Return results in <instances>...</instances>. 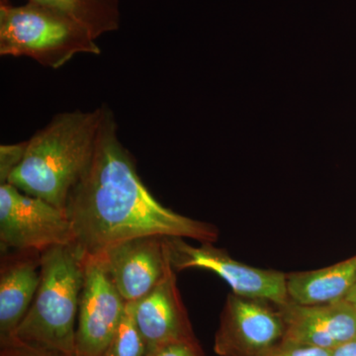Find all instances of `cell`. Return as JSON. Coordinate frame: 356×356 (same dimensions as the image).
<instances>
[{"label": "cell", "instance_id": "obj_1", "mask_svg": "<svg viewBox=\"0 0 356 356\" xmlns=\"http://www.w3.org/2000/svg\"><path fill=\"white\" fill-rule=\"evenodd\" d=\"M65 211L74 243L86 254L138 236H179L201 243L219 238L214 225L178 214L156 200L119 140L116 120L107 107L90 165L70 192Z\"/></svg>", "mask_w": 356, "mask_h": 356}, {"label": "cell", "instance_id": "obj_2", "mask_svg": "<svg viewBox=\"0 0 356 356\" xmlns=\"http://www.w3.org/2000/svg\"><path fill=\"white\" fill-rule=\"evenodd\" d=\"M103 114L104 106L54 117L28 140L24 158L7 184L65 211L95 154Z\"/></svg>", "mask_w": 356, "mask_h": 356}, {"label": "cell", "instance_id": "obj_3", "mask_svg": "<svg viewBox=\"0 0 356 356\" xmlns=\"http://www.w3.org/2000/svg\"><path fill=\"white\" fill-rule=\"evenodd\" d=\"M84 264L86 254L76 243L54 245L42 252L41 282L9 343L76 356Z\"/></svg>", "mask_w": 356, "mask_h": 356}, {"label": "cell", "instance_id": "obj_4", "mask_svg": "<svg viewBox=\"0 0 356 356\" xmlns=\"http://www.w3.org/2000/svg\"><path fill=\"white\" fill-rule=\"evenodd\" d=\"M79 54H102L96 39L79 23L50 7L27 1L0 3V55L26 57L57 70Z\"/></svg>", "mask_w": 356, "mask_h": 356}, {"label": "cell", "instance_id": "obj_5", "mask_svg": "<svg viewBox=\"0 0 356 356\" xmlns=\"http://www.w3.org/2000/svg\"><path fill=\"white\" fill-rule=\"evenodd\" d=\"M163 243L168 261L177 273L185 269H205L226 281L238 296L264 300L278 307L290 302L286 274L247 266L232 259L228 252L214 247L212 243L194 247L179 236H165Z\"/></svg>", "mask_w": 356, "mask_h": 356}, {"label": "cell", "instance_id": "obj_6", "mask_svg": "<svg viewBox=\"0 0 356 356\" xmlns=\"http://www.w3.org/2000/svg\"><path fill=\"white\" fill-rule=\"evenodd\" d=\"M72 243L74 233L65 211L28 195L13 185L0 184V252H43Z\"/></svg>", "mask_w": 356, "mask_h": 356}, {"label": "cell", "instance_id": "obj_7", "mask_svg": "<svg viewBox=\"0 0 356 356\" xmlns=\"http://www.w3.org/2000/svg\"><path fill=\"white\" fill-rule=\"evenodd\" d=\"M126 306L127 302L115 286L102 259L86 254L76 356H102L123 320Z\"/></svg>", "mask_w": 356, "mask_h": 356}, {"label": "cell", "instance_id": "obj_8", "mask_svg": "<svg viewBox=\"0 0 356 356\" xmlns=\"http://www.w3.org/2000/svg\"><path fill=\"white\" fill-rule=\"evenodd\" d=\"M232 292L220 317L214 351L219 356H264L283 341L285 327L278 307Z\"/></svg>", "mask_w": 356, "mask_h": 356}, {"label": "cell", "instance_id": "obj_9", "mask_svg": "<svg viewBox=\"0 0 356 356\" xmlns=\"http://www.w3.org/2000/svg\"><path fill=\"white\" fill-rule=\"evenodd\" d=\"M163 238L144 236L129 238L95 254L102 259L115 286L127 303L144 297L163 277L168 261Z\"/></svg>", "mask_w": 356, "mask_h": 356}, {"label": "cell", "instance_id": "obj_10", "mask_svg": "<svg viewBox=\"0 0 356 356\" xmlns=\"http://www.w3.org/2000/svg\"><path fill=\"white\" fill-rule=\"evenodd\" d=\"M135 321L146 353L163 344L196 339L178 290L177 271L168 259L158 284L135 301Z\"/></svg>", "mask_w": 356, "mask_h": 356}, {"label": "cell", "instance_id": "obj_11", "mask_svg": "<svg viewBox=\"0 0 356 356\" xmlns=\"http://www.w3.org/2000/svg\"><path fill=\"white\" fill-rule=\"evenodd\" d=\"M278 309L284 322L283 341L332 350L356 337V307L348 300L325 305L290 301Z\"/></svg>", "mask_w": 356, "mask_h": 356}, {"label": "cell", "instance_id": "obj_12", "mask_svg": "<svg viewBox=\"0 0 356 356\" xmlns=\"http://www.w3.org/2000/svg\"><path fill=\"white\" fill-rule=\"evenodd\" d=\"M42 252L15 250L0 254V346L10 343L41 282Z\"/></svg>", "mask_w": 356, "mask_h": 356}, {"label": "cell", "instance_id": "obj_13", "mask_svg": "<svg viewBox=\"0 0 356 356\" xmlns=\"http://www.w3.org/2000/svg\"><path fill=\"white\" fill-rule=\"evenodd\" d=\"M356 282V255L318 270L286 274L288 297L300 305H325L346 300Z\"/></svg>", "mask_w": 356, "mask_h": 356}, {"label": "cell", "instance_id": "obj_14", "mask_svg": "<svg viewBox=\"0 0 356 356\" xmlns=\"http://www.w3.org/2000/svg\"><path fill=\"white\" fill-rule=\"evenodd\" d=\"M64 14L96 40L120 27V0H27Z\"/></svg>", "mask_w": 356, "mask_h": 356}, {"label": "cell", "instance_id": "obj_15", "mask_svg": "<svg viewBox=\"0 0 356 356\" xmlns=\"http://www.w3.org/2000/svg\"><path fill=\"white\" fill-rule=\"evenodd\" d=\"M146 346L135 321V302H128L125 315L102 356H145Z\"/></svg>", "mask_w": 356, "mask_h": 356}, {"label": "cell", "instance_id": "obj_16", "mask_svg": "<svg viewBox=\"0 0 356 356\" xmlns=\"http://www.w3.org/2000/svg\"><path fill=\"white\" fill-rule=\"evenodd\" d=\"M28 140L0 147V184H7L11 173L18 168L25 156Z\"/></svg>", "mask_w": 356, "mask_h": 356}, {"label": "cell", "instance_id": "obj_17", "mask_svg": "<svg viewBox=\"0 0 356 356\" xmlns=\"http://www.w3.org/2000/svg\"><path fill=\"white\" fill-rule=\"evenodd\" d=\"M145 356H204V353L195 339L163 344L147 351Z\"/></svg>", "mask_w": 356, "mask_h": 356}, {"label": "cell", "instance_id": "obj_18", "mask_svg": "<svg viewBox=\"0 0 356 356\" xmlns=\"http://www.w3.org/2000/svg\"><path fill=\"white\" fill-rule=\"evenodd\" d=\"M264 356H331V350L282 341Z\"/></svg>", "mask_w": 356, "mask_h": 356}, {"label": "cell", "instance_id": "obj_19", "mask_svg": "<svg viewBox=\"0 0 356 356\" xmlns=\"http://www.w3.org/2000/svg\"><path fill=\"white\" fill-rule=\"evenodd\" d=\"M0 356H65L54 351L32 348L20 343H9L0 346Z\"/></svg>", "mask_w": 356, "mask_h": 356}, {"label": "cell", "instance_id": "obj_20", "mask_svg": "<svg viewBox=\"0 0 356 356\" xmlns=\"http://www.w3.org/2000/svg\"><path fill=\"white\" fill-rule=\"evenodd\" d=\"M331 356H356V337L332 350Z\"/></svg>", "mask_w": 356, "mask_h": 356}, {"label": "cell", "instance_id": "obj_21", "mask_svg": "<svg viewBox=\"0 0 356 356\" xmlns=\"http://www.w3.org/2000/svg\"><path fill=\"white\" fill-rule=\"evenodd\" d=\"M346 300H348V302H350L351 304L356 307V282Z\"/></svg>", "mask_w": 356, "mask_h": 356}, {"label": "cell", "instance_id": "obj_22", "mask_svg": "<svg viewBox=\"0 0 356 356\" xmlns=\"http://www.w3.org/2000/svg\"><path fill=\"white\" fill-rule=\"evenodd\" d=\"M1 1H7V0H1Z\"/></svg>", "mask_w": 356, "mask_h": 356}]
</instances>
